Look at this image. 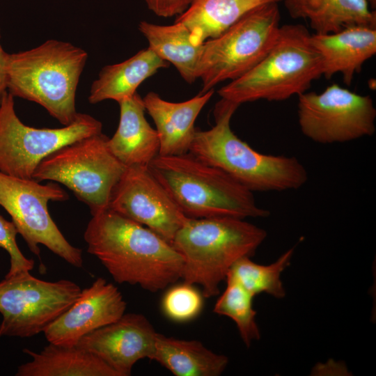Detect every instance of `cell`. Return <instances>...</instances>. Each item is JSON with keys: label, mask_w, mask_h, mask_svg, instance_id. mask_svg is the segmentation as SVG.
I'll return each instance as SVG.
<instances>
[{"label": "cell", "mask_w": 376, "mask_h": 376, "mask_svg": "<svg viewBox=\"0 0 376 376\" xmlns=\"http://www.w3.org/2000/svg\"><path fill=\"white\" fill-rule=\"evenodd\" d=\"M290 17L307 19L317 34L364 25L376 27V13L366 0H284Z\"/></svg>", "instance_id": "ffe728a7"}, {"label": "cell", "mask_w": 376, "mask_h": 376, "mask_svg": "<svg viewBox=\"0 0 376 376\" xmlns=\"http://www.w3.org/2000/svg\"><path fill=\"white\" fill-rule=\"evenodd\" d=\"M202 295L194 285L183 282L166 291L162 301V310L166 317L175 322L189 321L202 310Z\"/></svg>", "instance_id": "4316f807"}, {"label": "cell", "mask_w": 376, "mask_h": 376, "mask_svg": "<svg viewBox=\"0 0 376 376\" xmlns=\"http://www.w3.org/2000/svg\"><path fill=\"white\" fill-rule=\"evenodd\" d=\"M81 292L73 281H46L30 271L6 275L0 282V336L26 338L43 332Z\"/></svg>", "instance_id": "8fae6325"}, {"label": "cell", "mask_w": 376, "mask_h": 376, "mask_svg": "<svg viewBox=\"0 0 376 376\" xmlns=\"http://www.w3.org/2000/svg\"><path fill=\"white\" fill-rule=\"evenodd\" d=\"M108 139L102 132L58 148L41 161L32 178L65 185L92 215L108 209L113 188L126 169L109 149Z\"/></svg>", "instance_id": "52a82bcc"}, {"label": "cell", "mask_w": 376, "mask_h": 376, "mask_svg": "<svg viewBox=\"0 0 376 376\" xmlns=\"http://www.w3.org/2000/svg\"><path fill=\"white\" fill-rule=\"evenodd\" d=\"M148 167L189 218L269 216L268 210L258 205L252 191L189 152L158 155Z\"/></svg>", "instance_id": "277c9868"}, {"label": "cell", "mask_w": 376, "mask_h": 376, "mask_svg": "<svg viewBox=\"0 0 376 376\" xmlns=\"http://www.w3.org/2000/svg\"><path fill=\"white\" fill-rule=\"evenodd\" d=\"M293 252L294 248H291L266 265L254 263L251 257H243L234 263L228 274L253 297L263 292L277 299L283 298L286 292L281 276L290 265Z\"/></svg>", "instance_id": "d4e9b609"}, {"label": "cell", "mask_w": 376, "mask_h": 376, "mask_svg": "<svg viewBox=\"0 0 376 376\" xmlns=\"http://www.w3.org/2000/svg\"><path fill=\"white\" fill-rule=\"evenodd\" d=\"M118 104V126L108 139L109 149L126 167L148 166L159 155V141L156 130L146 118L143 97L136 93Z\"/></svg>", "instance_id": "ac0fdd59"}, {"label": "cell", "mask_w": 376, "mask_h": 376, "mask_svg": "<svg viewBox=\"0 0 376 376\" xmlns=\"http://www.w3.org/2000/svg\"><path fill=\"white\" fill-rule=\"evenodd\" d=\"M214 94V89L184 102H173L148 92L143 101L152 118L159 141V155L189 152L196 129V119Z\"/></svg>", "instance_id": "e0dca14e"}, {"label": "cell", "mask_w": 376, "mask_h": 376, "mask_svg": "<svg viewBox=\"0 0 376 376\" xmlns=\"http://www.w3.org/2000/svg\"><path fill=\"white\" fill-rule=\"evenodd\" d=\"M175 376H219L228 358L196 340L168 337L157 333L152 359Z\"/></svg>", "instance_id": "603a6c76"}, {"label": "cell", "mask_w": 376, "mask_h": 376, "mask_svg": "<svg viewBox=\"0 0 376 376\" xmlns=\"http://www.w3.org/2000/svg\"><path fill=\"white\" fill-rule=\"evenodd\" d=\"M282 0H191L175 22L185 25L196 45L214 38L254 9Z\"/></svg>", "instance_id": "7402d4cb"}, {"label": "cell", "mask_w": 376, "mask_h": 376, "mask_svg": "<svg viewBox=\"0 0 376 376\" xmlns=\"http://www.w3.org/2000/svg\"><path fill=\"white\" fill-rule=\"evenodd\" d=\"M68 195L58 183L41 184L0 171V205L10 214L30 251L40 257L39 244L72 266H83L82 250L72 246L51 217L49 201H63Z\"/></svg>", "instance_id": "9c48e42d"}, {"label": "cell", "mask_w": 376, "mask_h": 376, "mask_svg": "<svg viewBox=\"0 0 376 376\" xmlns=\"http://www.w3.org/2000/svg\"><path fill=\"white\" fill-rule=\"evenodd\" d=\"M88 53L70 42L51 39L26 51L8 53L6 91L36 102L63 126L77 118L76 93Z\"/></svg>", "instance_id": "3957f363"}, {"label": "cell", "mask_w": 376, "mask_h": 376, "mask_svg": "<svg viewBox=\"0 0 376 376\" xmlns=\"http://www.w3.org/2000/svg\"><path fill=\"white\" fill-rule=\"evenodd\" d=\"M148 8L159 17L180 15L189 6L191 0H145Z\"/></svg>", "instance_id": "f1b7e54d"}, {"label": "cell", "mask_w": 376, "mask_h": 376, "mask_svg": "<svg viewBox=\"0 0 376 376\" xmlns=\"http://www.w3.org/2000/svg\"><path fill=\"white\" fill-rule=\"evenodd\" d=\"M226 287L218 298L214 312L233 320L246 347L260 338L256 322V311L253 307V296L231 274L226 278Z\"/></svg>", "instance_id": "484cf974"}, {"label": "cell", "mask_w": 376, "mask_h": 376, "mask_svg": "<svg viewBox=\"0 0 376 376\" xmlns=\"http://www.w3.org/2000/svg\"><path fill=\"white\" fill-rule=\"evenodd\" d=\"M1 29H0V94L6 90V61L8 52H6L1 43Z\"/></svg>", "instance_id": "f546056e"}, {"label": "cell", "mask_w": 376, "mask_h": 376, "mask_svg": "<svg viewBox=\"0 0 376 376\" xmlns=\"http://www.w3.org/2000/svg\"><path fill=\"white\" fill-rule=\"evenodd\" d=\"M148 47L159 57L175 66L183 79L191 84L198 79V67L203 43L195 44L190 31L182 24L159 25L146 21L139 24Z\"/></svg>", "instance_id": "cb8c5ba5"}, {"label": "cell", "mask_w": 376, "mask_h": 376, "mask_svg": "<svg viewBox=\"0 0 376 376\" xmlns=\"http://www.w3.org/2000/svg\"><path fill=\"white\" fill-rule=\"evenodd\" d=\"M14 97L6 90L0 96V171L17 178H32L41 161L58 148L102 133V123L78 113L70 125L59 128H36L18 118Z\"/></svg>", "instance_id": "30bf717a"}, {"label": "cell", "mask_w": 376, "mask_h": 376, "mask_svg": "<svg viewBox=\"0 0 376 376\" xmlns=\"http://www.w3.org/2000/svg\"><path fill=\"white\" fill-rule=\"evenodd\" d=\"M23 352L32 360L20 365L16 376H118L107 363L78 345L50 343L36 353Z\"/></svg>", "instance_id": "44dd1931"}, {"label": "cell", "mask_w": 376, "mask_h": 376, "mask_svg": "<svg viewBox=\"0 0 376 376\" xmlns=\"http://www.w3.org/2000/svg\"><path fill=\"white\" fill-rule=\"evenodd\" d=\"M157 334L143 315L124 313L83 336L77 345L99 357L118 376H129L138 361L152 359Z\"/></svg>", "instance_id": "5bb4252c"}, {"label": "cell", "mask_w": 376, "mask_h": 376, "mask_svg": "<svg viewBox=\"0 0 376 376\" xmlns=\"http://www.w3.org/2000/svg\"><path fill=\"white\" fill-rule=\"evenodd\" d=\"M108 209L153 230L170 243L187 219L148 166H127L111 193Z\"/></svg>", "instance_id": "4fadbf2b"}, {"label": "cell", "mask_w": 376, "mask_h": 376, "mask_svg": "<svg viewBox=\"0 0 376 376\" xmlns=\"http://www.w3.org/2000/svg\"><path fill=\"white\" fill-rule=\"evenodd\" d=\"M311 40L320 56L322 76L329 79L340 73L347 86L376 54V27L351 26L334 33L311 34Z\"/></svg>", "instance_id": "2e32d148"}, {"label": "cell", "mask_w": 376, "mask_h": 376, "mask_svg": "<svg viewBox=\"0 0 376 376\" xmlns=\"http://www.w3.org/2000/svg\"><path fill=\"white\" fill-rule=\"evenodd\" d=\"M267 235L244 219L188 217L171 243L184 260L181 279L201 285L206 298L218 295L234 263L253 256Z\"/></svg>", "instance_id": "5b68a950"}, {"label": "cell", "mask_w": 376, "mask_h": 376, "mask_svg": "<svg viewBox=\"0 0 376 376\" xmlns=\"http://www.w3.org/2000/svg\"><path fill=\"white\" fill-rule=\"evenodd\" d=\"M84 238L118 283L155 292L182 277L184 260L171 243L109 209L92 215Z\"/></svg>", "instance_id": "6da1fadb"}, {"label": "cell", "mask_w": 376, "mask_h": 376, "mask_svg": "<svg viewBox=\"0 0 376 376\" xmlns=\"http://www.w3.org/2000/svg\"><path fill=\"white\" fill-rule=\"evenodd\" d=\"M17 234L18 231L13 222L0 215V248L6 251L10 256V265L6 276L31 271L34 267V260L26 258L19 249L16 242Z\"/></svg>", "instance_id": "83f0119b"}, {"label": "cell", "mask_w": 376, "mask_h": 376, "mask_svg": "<svg viewBox=\"0 0 376 376\" xmlns=\"http://www.w3.org/2000/svg\"><path fill=\"white\" fill-rule=\"evenodd\" d=\"M298 123L301 133L321 144L345 143L375 132L376 109L370 95L333 84L321 93L298 96Z\"/></svg>", "instance_id": "7c38bea8"}, {"label": "cell", "mask_w": 376, "mask_h": 376, "mask_svg": "<svg viewBox=\"0 0 376 376\" xmlns=\"http://www.w3.org/2000/svg\"><path fill=\"white\" fill-rule=\"evenodd\" d=\"M168 66L150 48L141 49L123 62L104 66L91 84L88 102L93 104L107 100L119 102L129 98L146 79Z\"/></svg>", "instance_id": "d6986e66"}, {"label": "cell", "mask_w": 376, "mask_h": 376, "mask_svg": "<svg viewBox=\"0 0 376 376\" xmlns=\"http://www.w3.org/2000/svg\"><path fill=\"white\" fill-rule=\"evenodd\" d=\"M303 24L281 26L277 40L249 71L218 91L237 105L264 100L283 101L306 92L322 76L320 56Z\"/></svg>", "instance_id": "8992f818"}, {"label": "cell", "mask_w": 376, "mask_h": 376, "mask_svg": "<svg viewBox=\"0 0 376 376\" xmlns=\"http://www.w3.org/2000/svg\"><path fill=\"white\" fill-rule=\"evenodd\" d=\"M1 94H0V96H1Z\"/></svg>", "instance_id": "1f68e13d"}, {"label": "cell", "mask_w": 376, "mask_h": 376, "mask_svg": "<svg viewBox=\"0 0 376 376\" xmlns=\"http://www.w3.org/2000/svg\"><path fill=\"white\" fill-rule=\"evenodd\" d=\"M126 307L118 288L100 277L81 290L77 300L43 333L50 343L77 345L87 334L118 320Z\"/></svg>", "instance_id": "9a60e30c"}, {"label": "cell", "mask_w": 376, "mask_h": 376, "mask_svg": "<svg viewBox=\"0 0 376 376\" xmlns=\"http://www.w3.org/2000/svg\"><path fill=\"white\" fill-rule=\"evenodd\" d=\"M279 3L258 7L219 36L206 40L198 67L204 93L224 81L237 79L271 49L280 31Z\"/></svg>", "instance_id": "ba28073f"}, {"label": "cell", "mask_w": 376, "mask_h": 376, "mask_svg": "<svg viewBox=\"0 0 376 376\" xmlns=\"http://www.w3.org/2000/svg\"><path fill=\"white\" fill-rule=\"evenodd\" d=\"M366 1L369 3V6L371 8V9L375 10V6H376V0H366Z\"/></svg>", "instance_id": "4dcf8cb0"}, {"label": "cell", "mask_w": 376, "mask_h": 376, "mask_svg": "<svg viewBox=\"0 0 376 376\" xmlns=\"http://www.w3.org/2000/svg\"><path fill=\"white\" fill-rule=\"evenodd\" d=\"M238 107L221 99L214 110V125L207 130H196L189 152L252 192L281 191L304 186L308 175L298 159L258 152L232 131L230 120Z\"/></svg>", "instance_id": "7a4b0ae2"}]
</instances>
